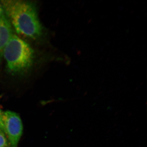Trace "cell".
Returning <instances> with one entry per match:
<instances>
[{"label": "cell", "mask_w": 147, "mask_h": 147, "mask_svg": "<svg viewBox=\"0 0 147 147\" xmlns=\"http://www.w3.org/2000/svg\"><path fill=\"white\" fill-rule=\"evenodd\" d=\"M13 29L18 34L32 39L42 36L43 28L35 4L23 0L0 2Z\"/></svg>", "instance_id": "cell-1"}, {"label": "cell", "mask_w": 147, "mask_h": 147, "mask_svg": "<svg viewBox=\"0 0 147 147\" xmlns=\"http://www.w3.org/2000/svg\"><path fill=\"white\" fill-rule=\"evenodd\" d=\"M3 57L9 73L13 75L23 74L32 67L34 52L28 43L13 34L6 45Z\"/></svg>", "instance_id": "cell-2"}, {"label": "cell", "mask_w": 147, "mask_h": 147, "mask_svg": "<svg viewBox=\"0 0 147 147\" xmlns=\"http://www.w3.org/2000/svg\"><path fill=\"white\" fill-rule=\"evenodd\" d=\"M0 129L8 137L12 147H17L22 132L23 125L16 113L5 111L0 113Z\"/></svg>", "instance_id": "cell-3"}, {"label": "cell", "mask_w": 147, "mask_h": 147, "mask_svg": "<svg viewBox=\"0 0 147 147\" xmlns=\"http://www.w3.org/2000/svg\"><path fill=\"white\" fill-rule=\"evenodd\" d=\"M13 29L0 3V63L6 45L14 34Z\"/></svg>", "instance_id": "cell-4"}, {"label": "cell", "mask_w": 147, "mask_h": 147, "mask_svg": "<svg viewBox=\"0 0 147 147\" xmlns=\"http://www.w3.org/2000/svg\"><path fill=\"white\" fill-rule=\"evenodd\" d=\"M7 141L4 133L0 129V147H7Z\"/></svg>", "instance_id": "cell-5"}]
</instances>
